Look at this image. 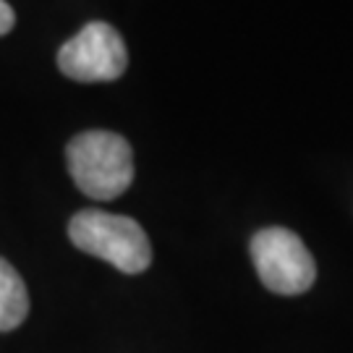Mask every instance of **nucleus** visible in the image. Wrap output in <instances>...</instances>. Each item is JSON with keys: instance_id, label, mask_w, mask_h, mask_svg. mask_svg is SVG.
Returning a JSON list of instances; mask_svg holds the SVG:
<instances>
[{"instance_id": "f257e3e1", "label": "nucleus", "mask_w": 353, "mask_h": 353, "mask_svg": "<svg viewBox=\"0 0 353 353\" xmlns=\"http://www.w3.org/2000/svg\"><path fill=\"white\" fill-rule=\"evenodd\" d=\"M68 173L97 202L121 196L134 181V150L113 131H84L65 147Z\"/></svg>"}, {"instance_id": "f03ea898", "label": "nucleus", "mask_w": 353, "mask_h": 353, "mask_svg": "<svg viewBox=\"0 0 353 353\" xmlns=\"http://www.w3.org/2000/svg\"><path fill=\"white\" fill-rule=\"evenodd\" d=\"M68 239L76 249L100 256L126 275H139L152 265V246L144 228L123 214L81 210L68 223Z\"/></svg>"}, {"instance_id": "7ed1b4c3", "label": "nucleus", "mask_w": 353, "mask_h": 353, "mask_svg": "<svg viewBox=\"0 0 353 353\" xmlns=\"http://www.w3.org/2000/svg\"><path fill=\"white\" fill-rule=\"evenodd\" d=\"M252 259L265 288L280 296H299L312 288L316 278L314 256L299 233L288 228H262L252 239Z\"/></svg>"}, {"instance_id": "20e7f679", "label": "nucleus", "mask_w": 353, "mask_h": 353, "mask_svg": "<svg viewBox=\"0 0 353 353\" xmlns=\"http://www.w3.org/2000/svg\"><path fill=\"white\" fill-rule=\"evenodd\" d=\"M126 65V42L105 21H89L58 50V68L74 81H115Z\"/></svg>"}, {"instance_id": "39448f33", "label": "nucleus", "mask_w": 353, "mask_h": 353, "mask_svg": "<svg viewBox=\"0 0 353 353\" xmlns=\"http://www.w3.org/2000/svg\"><path fill=\"white\" fill-rule=\"evenodd\" d=\"M29 314V293L21 275L0 256V332L16 330Z\"/></svg>"}, {"instance_id": "423d86ee", "label": "nucleus", "mask_w": 353, "mask_h": 353, "mask_svg": "<svg viewBox=\"0 0 353 353\" xmlns=\"http://www.w3.org/2000/svg\"><path fill=\"white\" fill-rule=\"evenodd\" d=\"M13 24H16V13H13V8L6 0H0V37L8 34L13 29Z\"/></svg>"}]
</instances>
